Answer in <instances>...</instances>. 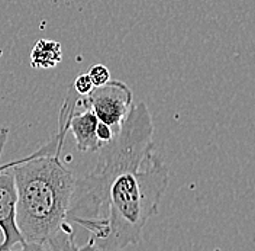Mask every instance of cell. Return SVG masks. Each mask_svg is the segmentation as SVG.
I'll return each mask as SVG.
<instances>
[{
  "label": "cell",
  "mask_w": 255,
  "mask_h": 251,
  "mask_svg": "<svg viewBox=\"0 0 255 251\" xmlns=\"http://www.w3.org/2000/svg\"><path fill=\"white\" fill-rule=\"evenodd\" d=\"M170 170L154 151L148 105L132 106L111 141L97 150L93 170L76 177L67 220L89 233L80 250H122L142 241L158 212Z\"/></svg>",
  "instance_id": "cell-1"
},
{
  "label": "cell",
  "mask_w": 255,
  "mask_h": 251,
  "mask_svg": "<svg viewBox=\"0 0 255 251\" xmlns=\"http://www.w3.org/2000/svg\"><path fill=\"white\" fill-rule=\"evenodd\" d=\"M80 94L70 87L60 112L58 131L31 156L15 160L16 222L26 251L80 250L67 212L76 176L64 164V141Z\"/></svg>",
  "instance_id": "cell-2"
},
{
  "label": "cell",
  "mask_w": 255,
  "mask_h": 251,
  "mask_svg": "<svg viewBox=\"0 0 255 251\" xmlns=\"http://www.w3.org/2000/svg\"><path fill=\"white\" fill-rule=\"evenodd\" d=\"M133 93L121 80H109L108 83L93 87L90 93L80 96V102L90 108L96 118L118 129L125 121L132 108Z\"/></svg>",
  "instance_id": "cell-3"
},
{
  "label": "cell",
  "mask_w": 255,
  "mask_h": 251,
  "mask_svg": "<svg viewBox=\"0 0 255 251\" xmlns=\"http://www.w3.org/2000/svg\"><path fill=\"white\" fill-rule=\"evenodd\" d=\"M12 167H7L0 172V230L3 234L0 251L12 250L16 246H20L22 250L26 251L25 238L20 234L16 222L17 192Z\"/></svg>",
  "instance_id": "cell-4"
},
{
  "label": "cell",
  "mask_w": 255,
  "mask_h": 251,
  "mask_svg": "<svg viewBox=\"0 0 255 251\" xmlns=\"http://www.w3.org/2000/svg\"><path fill=\"white\" fill-rule=\"evenodd\" d=\"M97 122L99 119L96 118L95 113L90 108L84 106L80 102L79 96L76 102V108L71 113L70 124H68V131H71L79 151L97 153V150L100 148L102 142L99 141L97 134H96Z\"/></svg>",
  "instance_id": "cell-5"
},
{
  "label": "cell",
  "mask_w": 255,
  "mask_h": 251,
  "mask_svg": "<svg viewBox=\"0 0 255 251\" xmlns=\"http://www.w3.org/2000/svg\"><path fill=\"white\" fill-rule=\"evenodd\" d=\"M63 60L61 44L57 41L39 39L31 54V65L33 68H54Z\"/></svg>",
  "instance_id": "cell-6"
},
{
  "label": "cell",
  "mask_w": 255,
  "mask_h": 251,
  "mask_svg": "<svg viewBox=\"0 0 255 251\" xmlns=\"http://www.w3.org/2000/svg\"><path fill=\"white\" fill-rule=\"evenodd\" d=\"M87 74H89V77H90L95 87L102 86V84H105V83H108L111 80V73L106 68V65H103V64H96V65H93L89 70Z\"/></svg>",
  "instance_id": "cell-7"
},
{
  "label": "cell",
  "mask_w": 255,
  "mask_h": 251,
  "mask_svg": "<svg viewBox=\"0 0 255 251\" xmlns=\"http://www.w3.org/2000/svg\"><path fill=\"white\" fill-rule=\"evenodd\" d=\"M74 90L80 94V96H86L87 93L92 92V89L95 87L92 80L89 77V74H80L79 77L76 79L74 84H73Z\"/></svg>",
  "instance_id": "cell-8"
},
{
  "label": "cell",
  "mask_w": 255,
  "mask_h": 251,
  "mask_svg": "<svg viewBox=\"0 0 255 251\" xmlns=\"http://www.w3.org/2000/svg\"><path fill=\"white\" fill-rule=\"evenodd\" d=\"M96 134H97L99 141L102 142V144H105V142L111 141L113 134H115V131H113L112 126H109L108 124H103V122L99 121V122H97V128H96Z\"/></svg>",
  "instance_id": "cell-9"
},
{
  "label": "cell",
  "mask_w": 255,
  "mask_h": 251,
  "mask_svg": "<svg viewBox=\"0 0 255 251\" xmlns=\"http://www.w3.org/2000/svg\"><path fill=\"white\" fill-rule=\"evenodd\" d=\"M7 137H9V128L7 126H0V158H1V154L4 151Z\"/></svg>",
  "instance_id": "cell-10"
}]
</instances>
